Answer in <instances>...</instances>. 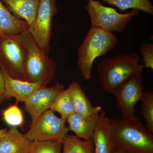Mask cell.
Masks as SVG:
<instances>
[{
    "mask_svg": "<svg viewBox=\"0 0 153 153\" xmlns=\"http://www.w3.org/2000/svg\"><path fill=\"white\" fill-rule=\"evenodd\" d=\"M110 137L115 148L130 153H153V135L137 117L109 118Z\"/></svg>",
    "mask_w": 153,
    "mask_h": 153,
    "instance_id": "1",
    "label": "cell"
},
{
    "mask_svg": "<svg viewBox=\"0 0 153 153\" xmlns=\"http://www.w3.org/2000/svg\"><path fill=\"white\" fill-rule=\"evenodd\" d=\"M137 53H123L110 58L102 59L99 63L97 72L99 82L103 91L113 94L120 84L133 74L143 72L145 67L139 63Z\"/></svg>",
    "mask_w": 153,
    "mask_h": 153,
    "instance_id": "2",
    "label": "cell"
},
{
    "mask_svg": "<svg viewBox=\"0 0 153 153\" xmlns=\"http://www.w3.org/2000/svg\"><path fill=\"white\" fill-rule=\"evenodd\" d=\"M118 44V39L112 32L91 27L77 52V67L84 79H91L96 59L105 55Z\"/></svg>",
    "mask_w": 153,
    "mask_h": 153,
    "instance_id": "3",
    "label": "cell"
},
{
    "mask_svg": "<svg viewBox=\"0 0 153 153\" xmlns=\"http://www.w3.org/2000/svg\"><path fill=\"white\" fill-rule=\"evenodd\" d=\"M22 35L26 49L25 71L28 81L45 87L55 77L56 64L41 50L27 31Z\"/></svg>",
    "mask_w": 153,
    "mask_h": 153,
    "instance_id": "4",
    "label": "cell"
},
{
    "mask_svg": "<svg viewBox=\"0 0 153 153\" xmlns=\"http://www.w3.org/2000/svg\"><path fill=\"white\" fill-rule=\"evenodd\" d=\"M26 49L22 33L0 36V67L15 79L28 81L25 71Z\"/></svg>",
    "mask_w": 153,
    "mask_h": 153,
    "instance_id": "5",
    "label": "cell"
},
{
    "mask_svg": "<svg viewBox=\"0 0 153 153\" xmlns=\"http://www.w3.org/2000/svg\"><path fill=\"white\" fill-rule=\"evenodd\" d=\"M85 8L90 17L91 27L110 32L124 31L127 25L140 10L133 9L126 13H120L115 9L105 7L98 0H89Z\"/></svg>",
    "mask_w": 153,
    "mask_h": 153,
    "instance_id": "6",
    "label": "cell"
},
{
    "mask_svg": "<svg viewBox=\"0 0 153 153\" xmlns=\"http://www.w3.org/2000/svg\"><path fill=\"white\" fill-rule=\"evenodd\" d=\"M57 12L56 0H39L36 18L27 31L39 48L48 56L50 52L52 21Z\"/></svg>",
    "mask_w": 153,
    "mask_h": 153,
    "instance_id": "7",
    "label": "cell"
},
{
    "mask_svg": "<svg viewBox=\"0 0 153 153\" xmlns=\"http://www.w3.org/2000/svg\"><path fill=\"white\" fill-rule=\"evenodd\" d=\"M66 122L49 109L38 118L24 135L30 141H52L63 143L69 131Z\"/></svg>",
    "mask_w": 153,
    "mask_h": 153,
    "instance_id": "8",
    "label": "cell"
},
{
    "mask_svg": "<svg viewBox=\"0 0 153 153\" xmlns=\"http://www.w3.org/2000/svg\"><path fill=\"white\" fill-rule=\"evenodd\" d=\"M143 72L134 74L117 88L113 94L117 102V106L126 119H132L136 117L135 106L142 99L145 92L143 87Z\"/></svg>",
    "mask_w": 153,
    "mask_h": 153,
    "instance_id": "9",
    "label": "cell"
},
{
    "mask_svg": "<svg viewBox=\"0 0 153 153\" xmlns=\"http://www.w3.org/2000/svg\"><path fill=\"white\" fill-rule=\"evenodd\" d=\"M64 89V85L57 82L52 87L40 88L26 100L25 108L32 119L31 125L41 115L50 109L55 100Z\"/></svg>",
    "mask_w": 153,
    "mask_h": 153,
    "instance_id": "10",
    "label": "cell"
},
{
    "mask_svg": "<svg viewBox=\"0 0 153 153\" xmlns=\"http://www.w3.org/2000/svg\"><path fill=\"white\" fill-rule=\"evenodd\" d=\"M1 71L4 83V100L14 97L16 100L17 102L24 103L35 91L40 88L44 87L38 82L15 79L1 69Z\"/></svg>",
    "mask_w": 153,
    "mask_h": 153,
    "instance_id": "11",
    "label": "cell"
},
{
    "mask_svg": "<svg viewBox=\"0 0 153 153\" xmlns=\"http://www.w3.org/2000/svg\"><path fill=\"white\" fill-rule=\"evenodd\" d=\"M32 143L17 128H11L0 137V153H30Z\"/></svg>",
    "mask_w": 153,
    "mask_h": 153,
    "instance_id": "12",
    "label": "cell"
},
{
    "mask_svg": "<svg viewBox=\"0 0 153 153\" xmlns=\"http://www.w3.org/2000/svg\"><path fill=\"white\" fill-rule=\"evenodd\" d=\"M99 114L85 116L74 113L66 120L69 130L74 132L75 136L83 140L92 138L98 123Z\"/></svg>",
    "mask_w": 153,
    "mask_h": 153,
    "instance_id": "13",
    "label": "cell"
},
{
    "mask_svg": "<svg viewBox=\"0 0 153 153\" xmlns=\"http://www.w3.org/2000/svg\"><path fill=\"white\" fill-rule=\"evenodd\" d=\"M106 114V111L102 109L92 136L95 153H111L113 149L111 140L109 118Z\"/></svg>",
    "mask_w": 153,
    "mask_h": 153,
    "instance_id": "14",
    "label": "cell"
},
{
    "mask_svg": "<svg viewBox=\"0 0 153 153\" xmlns=\"http://www.w3.org/2000/svg\"><path fill=\"white\" fill-rule=\"evenodd\" d=\"M67 89L71 97L74 112L88 116L99 114L101 111V106L92 105L78 82H71Z\"/></svg>",
    "mask_w": 153,
    "mask_h": 153,
    "instance_id": "15",
    "label": "cell"
},
{
    "mask_svg": "<svg viewBox=\"0 0 153 153\" xmlns=\"http://www.w3.org/2000/svg\"><path fill=\"white\" fill-rule=\"evenodd\" d=\"M14 16L32 25L36 18L39 0H1Z\"/></svg>",
    "mask_w": 153,
    "mask_h": 153,
    "instance_id": "16",
    "label": "cell"
},
{
    "mask_svg": "<svg viewBox=\"0 0 153 153\" xmlns=\"http://www.w3.org/2000/svg\"><path fill=\"white\" fill-rule=\"evenodd\" d=\"M29 28L27 22L14 16L0 0V36L21 34Z\"/></svg>",
    "mask_w": 153,
    "mask_h": 153,
    "instance_id": "17",
    "label": "cell"
},
{
    "mask_svg": "<svg viewBox=\"0 0 153 153\" xmlns=\"http://www.w3.org/2000/svg\"><path fill=\"white\" fill-rule=\"evenodd\" d=\"M62 153H95L93 139H80L76 136L67 135L63 142Z\"/></svg>",
    "mask_w": 153,
    "mask_h": 153,
    "instance_id": "18",
    "label": "cell"
},
{
    "mask_svg": "<svg viewBox=\"0 0 153 153\" xmlns=\"http://www.w3.org/2000/svg\"><path fill=\"white\" fill-rule=\"evenodd\" d=\"M50 109L54 112H57L61 118L66 121L68 118L74 113L72 101L67 89H64L55 100Z\"/></svg>",
    "mask_w": 153,
    "mask_h": 153,
    "instance_id": "19",
    "label": "cell"
},
{
    "mask_svg": "<svg viewBox=\"0 0 153 153\" xmlns=\"http://www.w3.org/2000/svg\"><path fill=\"white\" fill-rule=\"evenodd\" d=\"M110 5L117 7L121 12L130 9L142 10L148 14H153V6L150 0H101Z\"/></svg>",
    "mask_w": 153,
    "mask_h": 153,
    "instance_id": "20",
    "label": "cell"
},
{
    "mask_svg": "<svg viewBox=\"0 0 153 153\" xmlns=\"http://www.w3.org/2000/svg\"><path fill=\"white\" fill-rule=\"evenodd\" d=\"M17 103L11 105L2 111L4 121L11 128L22 127L25 122L23 112Z\"/></svg>",
    "mask_w": 153,
    "mask_h": 153,
    "instance_id": "21",
    "label": "cell"
},
{
    "mask_svg": "<svg viewBox=\"0 0 153 153\" xmlns=\"http://www.w3.org/2000/svg\"><path fill=\"white\" fill-rule=\"evenodd\" d=\"M142 114L146 121V128L153 134V93L152 91L145 92L142 99Z\"/></svg>",
    "mask_w": 153,
    "mask_h": 153,
    "instance_id": "22",
    "label": "cell"
},
{
    "mask_svg": "<svg viewBox=\"0 0 153 153\" xmlns=\"http://www.w3.org/2000/svg\"><path fill=\"white\" fill-rule=\"evenodd\" d=\"M63 143L59 141H32L30 153H61Z\"/></svg>",
    "mask_w": 153,
    "mask_h": 153,
    "instance_id": "23",
    "label": "cell"
},
{
    "mask_svg": "<svg viewBox=\"0 0 153 153\" xmlns=\"http://www.w3.org/2000/svg\"><path fill=\"white\" fill-rule=\"evenodd\" d=\"M141 55L143 56L142 60L145 68L153 69V44L152 43H143L139 49Z\"/></svg>",
    "mask_w": 153,
    "mask_h": 153,
    "instance_id": "24",
    "label": "cell"
},
{
    "mask_svg": "<svg viewBox=\"0 0 153 153\" xmlns=\"http://www.w3.org/2000/svg\"><path fill=\"white\" fill-rule=\"evenodd\" d=\"M4 78L2 74L1 68L0 67V104L4 100Z\"/></svg>",
    "mask_w": 153,
    "mask_h": 153,
    "instance_id": "25",
    "label": "cell"
},
{
    "mask_svg": "<svg viewBox=\"0 0 153 153\" xmlns=\"http://www.w3.org/2000/svg\"><path fill=\"white\" fill-rule=\"evenodd\" d=\"M111 153H124V151L114 147Z\"/></svg>",
    "mask_w": 153,
    "mask_h": 153,
    "instance_id": "26",
    "label": "cell"
},
{
    "mask_svg": "<svg viewBox=\"0 0 153 153\" xmlns=\"http://www.w3.org/2000/svg\"><path fill=\"white\" fill-rule=\"evenodd\" d=\"M7 130L6 128L0 129V137Z\"/></svg>",
    "mask_w": 153,
    "mask_h": 153,
    "instance_id": "27",
    "label": "cell"
},
{
    "mask_svg": "<svg viewBox=\"0 0 153 153\" xmlns=\"http://www.w3.org/2000/svg\"><path fill=\"white\" fill-rule=\"evenodd\" d=\"M124 153H130L126 152H124Z\"/></svg>",
    "mask_w": 153,
    "mask_h": 153,
    "instance_id": "28",
    "label": "cell"
},
{
    "mask_svg": "<svg viewBox=\"0 0 153 153\" xmlns=\"http://www.w3.org/2000/svg\"><path fill=\"white\" fill-rule=\"evenodd\" d=\"M82 1H89V0H82Z\"/></svg>",
    "mask_w": 153,
    "mask_h": 153,
    "instance_id": "29",
    "label": "cell"
}]
</instances>
